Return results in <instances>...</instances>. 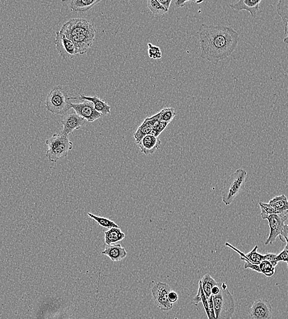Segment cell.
<instances>
[{
	"instance_id": "obj_25",
	"label": "cell",
	"mask_w": 288,
	"mask_h": 319,
	"mask_svg": "<svg viewBox=\"0 0 288 319\" xmlns=\"http://www.w3.org/2000/svg\"><path fill=\"white\" fill-rule=\"evenodd\" d=\"M88 216L95 220L97 222L98 225L101 227L107 228V229H112V228H119V226L117 224H115L112 220L107 219V218L97 216L92 213H87Z\"/></svg>"
},
{
	"instance_id": "obj_10",
	"label": "cell",
	"mask_w": 288,
	"mask_h": 319,
	"mask_svg": "<svg viewBox=\"0 0 288 319\" xmlns=\"http://www.w3.org/2000/svg\"><path fill=\"white\" fill-rule=\"evenodd\" d=\"M55 44L59 56L63 59L71 58L77 55L73 43L62 35L60 31L56 32Z\"/></svg>"
},
{
	"instance_id": "obj_8",
	"label": "cell",
	"mask_w": 288,
	"mask_h": 319,
	"mask_svg": "<svg viewBox=\"0 0 288 319\" xmlns=\"http://www.w3.org/2000/svg\"><path fill=\"white\" fill-rule=\"evenodd\" d=\"M70 106L78 116L90 123L102 117V114L95 109L93 103L87 101L81 103H71Z\"/></svg>"
},
{
	"instance_id": "obj_24",
	"label": "cell",
	"mask_w": 288,
	"mask_h": 319,
	"mask_svg": "<svg viewBox=\"0 0 288 319\" xmlns=\"http://www.w3.org/2000/svg\"><path fill=\"white\" fill-rule=\"evenodd\" d=\"M277 12L284 23L288 22V0H279L277 5Z\"/></svg>"
},
{
	"instance_id": "obj_27",
	"label": "cell",
	"mask_w": 288,
	"mask_h": 319,
	"mask_svg": "<svg viewBox=\"0 0 288 319\" xmlns=\"http://www.w3.org/2000/svg\"><path fill=\"white\" fill-rule=\"evenodd\" d=\"M261 273L265 275L266 277H272L275 274V267L271 264L269 261L263 260L259 265Z\"/></svg>"
},
{
	"instance_id": "obj_23",
	"label": "cell",
	"mask_w": 288,
	"mask_h": 319,
	"mask_svg": "<svg viewBox=\"0 0 288 319\" xmlns=\"http://www.w3.org/2000/svg\"><path fill=\"white\" fill-rule=\"evenodd\" d=\"M193 301L194 304L197 305L200 302H202L203 304L204 308L205 309L206 314H207V318L208 319H210V313H209V306H208V303L207 298H206V295L202 287V283L201 280H199V289L198 294L193 298Z\"/></svg>"
},
{
	"instance_id": "obj_34",
	"label": "cell",
	"mask_w": 288,
	"mask_h": 319,
	"mask_svg": "<svg viewBox=\"0 0 288 319\" xmlns=\"http://www.w3.org/2000/svg\"><path fill=\"white\" fill-rule=\"evenodd\" d=\"M245 265H244V268L245 269H249L252 271H254V272H256L258 273H261L260 268H259V265H254V264L251 263L250 261H249L248 260L245 261Z\"/></svg>"
},
{
	"instance_id": "obj_42",
	"label": "cell",
	"mask_w": 288,
	"mask_h": 319,
	"mask_svg": "<svg viewBox=\"0 0 288 319\" xmlns=\"http://www.w3.org/2000/svg\"><path fill=\"white\" fill-rule=\"evenodd\" d=\"M220 288L219 286H215L213 288V289L212 290V296H215V295H217L220 293Z\"/></svg>"
},
{
	"instance_id": "obj_20",
	"label": "cell",
	"mask_w": 288,
	"mask_h": 319,
	"mask_svg": "<svg viewBox=\"0 0 288 319\" xmlns=\"http://www.w3.org/2000/svg\"><path fill=\"white\" fill-rule=\"evenodd\" d=\"M272 207L274 209L277 214L287 215L288 213V200L287 196L283 194L276 196L269 201Z\"/></svg>"
},
{
	"instance_id": "obj_22",
	"label": "cell",
	"mask_w": 288,
	"mask_h": 319,
	"mask_svg": "<svg viewBox=\"0 0 288 319\" xmlns=\"http://www.w3.org/2000/svg\"><path fill=\"white\" fill-rule=\"evenodd\" d=\"M201 281L204 292H205L206 298L208 299L211 296H212L213 288L218 286L219 284L209 274L205 275V276L201 279Z\"/></svg>"
},
{
	"instance_id": "obj_18",
	"label": "cell",
	"mask_w": 288,
	"mask_h": 319,
	"mask_svg": "<svg viewBox=\"0 0 288 319\" xmlns=\"http://www.w3.org/2000/svg\"><path fill=\"white\" fill-rule=\"evenodd\" d=\"M103 255H106L113 261H120L126 257L125 249L121 244H111L105 247L103 251Z\"/></svg>"
},
{
	"instance_id": "obj_17",
	"label": "cell",
	"mask_w": 288,
	"mask_h": 319,
	"mask_svg": "<svg viewBox=\"0 0 288 319\" xmlns=\"http://www.w3.org/2000/svg\"><path fill=\"white\" fill-rule=\"evenodd\" d=\"M79 99L81 100L87 101L93 103L95 109L100 113L104 115L110 114V106L104 100L101 99L98 97H86L83 95H81L78 97H69V100Z\"/></svg>"
},
{
	"instance_id": "obj_19",
	"label": "cell",
	"mask_w": 288,
	"mask_h": 319,
	"mask_svg": "<svg viewBox=\"0 0 288 319\" xmlns=\"http://www.w3.org/2000/svg\"><path fill=\"white\" fill-rule=\"evenodd\" d=\"M100 2V0H73L69 2V8L73 11L85 13Z\"/></svg>"
},
{
	"instance_id": "obj_44",
	"label": "cell",
	"mask_w": 288,
	"mask_h": 319,
	"mask_svg": "<svg viewBox=\"0 0 288 319\" xmlns=\"http://www.w3.org/2000/svg\"></svg>"
},
{
	"instance_id": "obj_43",
	"label": "cell",
	"mask_w": 288,
	"mask_h": 319,
	"mask_svg": "<svg viewBox=\"0 0 288 319\" xmlns=\"http://www.w3.org/2000/svg\"><path fill=\"white\" fill-rule=\"evenodd\" d=\"M203 1H196V3L197 4H200L201 3H203Z\"/></svg>"
},
{
	"instance_id": "obj_12",
	"label": "cell",
	"mask_w": 288,
	"mask_h": 319,
	"mask_svg": "<svg viewBox=\"0 0 288 319\" xmlns=\"http://www.w3.org/2000/svg\"><path fill=\"white\" fill-rule=\"evenodd\" d=\"M85 119L75 113L66 114L62 120L63 129L61 133L64 135H71L75 129L81 128L85 123Z\"/></svg>"
},
{
	"instance_id": "obj_11",
	"label": "cell",
	"mask_w": 288,
	"mask_h": 319,
	"mask_svg": "<svg viewBox=\"0 0 288 319\" xmlns=\"http://www.w3.org/2000/svg\"><path fill=\"white\" fill-rule=\"evenodd\" d=\"M249 316L251 319H271L272 318V307L265 299H256L252 304Z\"/></svg>"
},
{
	"instance_id": "obj_9",
	"label": "cell",
	"mask_w": 288,
	"mask_h": 319,
	"mask_svg": "<svg viewBox=\"0 0 288 319\" xmlns=\"http://www.w3.org/2000/svg\"><path fill=\"white\" fill-rule=\"evenodd\" d=\"M287 219V215L280 214H272L267 218L268 224L269 225L270 234L266 241V246L272 244L273 242L275 241L277 237L280 236Z\"/></svg>"
},
{
	"instance_id": "obj_39",
	"label": "cell",
	"mask_w": 288,
	"mask_h": 319,
	"mask_svg": "<svg viewBox=\"0 0 288 319\" xmlns=\"http://www.w3.org/2000/svg\"><path fill=\"white\" fill-rule=\"evenodd\" d=\"M159 3L162 4L163 8H164L167 11H169L170 4L172 3L171 0H158Z\"/></svg>"
},
{
	"instance_id": "obj_3",
	"label": "cell",
	"mask_w": 288,
	"mask_h": 319,
	"mask_svg": "<svg viewBox=\"0 0 288 319\" xmlns=\"http://www.w3.org/2000/svg\"><path fill=\"white\" fill-rule=\"evenodd\" d=\"M216 319H231L235 312L233 296L223 282L220 293L213 296Z\"/></svg>"
},
{
	"instance_id": "obj_13",
	"label": "cell",
	"mask_w": 288,
	"mask_h": 319,
	"mask_svg": "<svg viewBox=\"0 0 288 319\" xmlns=\"http://www.w3.org/2000/svg\"><path fill=\"white\" fill-rule=\"evenodd\" d=\"M160 112L158 114L150 117H147L143 122L141 126L138 127V129L134 133V138L135 142L138 144L143 140L146 136L150 135L153 129L155 124L160 121Z\"/></svg>"
},
{
	"instance_id": "obj_7",
	"label": "cell",
	"mask_w": 288,
	"mask_h": 319,
	"mask_svg": "<svg viewBox=\"0 0 288 319\" xmlns=\"http://www.w3.org/2000/svg\"><path fill=\"white\" fill-rule=\"evenodd\" d=\"M171 288L166 283L159 282L152 288V294L156 306L161 310L169 311L173 308V304L168 298Z\"/></svg>"
},
{
	"instance_id": "obj_4",
	"label": "cell",
	"mask_w": 288,
	"mask_h": 319,
	"mask_svg": "<svg viewBox=\"0 0 288 319\" xmlns=\"http://www.w3.org/2000/svg\"><path fill=\"white\" fill-rule=\"evenodd\" d=\"M247 177V172L242 169L237 170L223 184V202L229 206L244 189Z\"/></svg>"
},
{
	"instance_id": "obj_16",
	"label": "cell",
	"mask_w": 288,
	"mask_h": 319,
	"mask_svg": "<svg viewBox=\"0 0 288 319\" xmlns=\"http://www.w3.org/2000/svg\"><path fill=\"white\" fill-rule=\"evenodd\" d=\"M261 1V0H240L237 3L230 4L229 7L232 10L248 11L252 18H256L257 13L260 10L259 4Z\"/></svg>"
},
{
	"instance_id": "obj_40",
	"label": "cell",
	"mask_w": 288,
	"mask_h": 319,
	"mask_svg": "<svg viewBox=\"0 0 288 319\" xmlns=\"http://www.w3.org/2000/svg\"><path fill=\"white\" fill-rule=\"evenodd\" d=\"M189 1H184V0H177L175 2V4L177 7H179V8H182L185 6V4L188 2Z\"/></svg>"
},
{
	"instance_id": "obj_38",
	"label": "cell",
	"mask_w": 288,
	"mask_h": 319,
	"mask_svg": "<svg viewBox=\"0 0 288 319\" xmlns=\"http://www.w3.org/2000/svg\"><path fill=\"white\" fill-rule=\"evenodd\" d=\"M169 124V122L161 121H160L159 123H158L157 130L160 135L162 133L163 130L166 128V127L168 126V124Z\"/></svg>"
},
{
	"instance_id": "obj_41",
	"label": "cell",
	"mask_w": 288,
	"mask_h": 319,
	"mask_svg": "<svg viewBox=\"0 0 288 319\" xmlns=\"http://www.w3.org/2000/svg\"><path fill=\"white\" fill-rule=\"evenodd\" d=\"M285 35H287V37L283 40V42L285 44H288V22L287 23V25H285Z\"/></svg>"
},
{
	"instance_id": "obj_32",
	"label": "cell",
	"mask_w": 288,
	"mask_h": 319,
	"mask_svg": "<svg viewBox=\"0 0 288 319\" xmlns=\"http://www.w3.org/2000/svg\"><path fill=\"white\" fill-rule=\"evenodd\" d=\"M287 243L284 249L282 252L277 255V260L279 261H284L288 263V241L286 242Z\"/></svg>"
},
{
	"instance_id": "obj_29",
	"label": "cell",
	"mask_w": 288,
	"mask_h": 319,
	"mask_svg": "<svg viewBox=\"0 0 288 319\" xmlns=\"http://www.w3.org/2000/svg\"><path fill=\"white\" fill-rule=\"evenodd\" d=\"M147 7L153 14H165L167 12L157 0H148Z\"/></svg>"
},
{
	"instance_id": "obj_26",
	"label": "cell",
	"mask_w": 288,
	"mask_h": 319,
	"mask_svg": "<svg viewBox=\"0 0 288 319\" xmlns=\"http://www.w3.org/2000/svg\"><path fill=\"white\" fill-rule=\"evenodd\" d=\"M258 246H255L251 252L249 253L246 254L247 259L250 261L251 263L254 265H259L263 260H265V255L259 254L257 250H258Z\"/></svg>"
},
{
	"instance_id": "obj_37",
	"label": "cell",
	"mask_w": 288,
	"mask_h": 319,
	"mask_svg": "<svg viewBox=\"0 0 288 319\" xmlns=\"http://www.w3.org/2000/svg\"><path fill=\"white\" fill-rule=\"evenodd\" d=\"M168 298H169V300L170 302V303L174 304V303H176L177 301H178L179 299V296L178 294L176 293V292L171 291L170 292V293L169 294V296H168Z\"/></svg>"
},
{
	"instance_id": "obj_36",
	"label": "cell",
	"mask_w": 288,
	"mask_h": 319,
	"mask_svg": "<svg viewBox=\"0 0 288 319\" xmlns=\"http://www.w3.org/2000/svg\"><path fill=\"white\" fill-rule=\"evenodd\" d=\"M208 303V306H209V313L210 319H216L214 305H213V296H211L209 298L207 299Z\"/></svg>"
},
{
	"instance_id": "obj_2",
	"label": "cell",
	"mask_w": 288,
	"mask_h": 319,
	"mask_svg": "<svg viewBox=\"0 0 288 319\" xmlns=\"http://www.w3.org/2000/svg\"><path fill=\"white\" fill-rule=\"evenodd\" d=\"M48 149L45 155L50 162L56 163L61 158L66 157L69 151L73 149V144L68 136L62 133H55L46 141Z\"/></svg>"
},
{
	"instance_id": "obj_5",
	"label": "cell",
	"mask_w": 288,
	"mask_h": 319,
	"mask_svg": "<svg viewBox=\"0 0 288 319\" xmlns=\"http://www.w3.org/2000/svg\"><path fill=\"white\" fill-rule=\"evenodd\" d=\"M70 104L67 93L61 87L52 88L45 102L48 111L55 115H65L71 109Z\"/></svg>"
},
{
	"instance_id": "obj_35",
	"label": "cell",
	"mask_w": 288,
	"mask_h": 319,
	"mask_svg": "<svg viewBox=\"0 0 288 319\" xmlns=\"http://www.w3.org/2000/svg\"><path fill=\"white\" fill-rule=\"evenodd\" d=\"M280 240L283 242V243H286V242L288 241V225H285L284 227L281 232V234L279 236Z\"/></svg>"
},
{
	"instance_id": "obj_21",
	"label": "cell",
	"mask_w": 288,
	"mask_h": 319,
	"mask_svg": "<svg viewBox=\"0 0 288 319\" xmlns=\"http://www.w3.org/2000/svg\"><path fill=\"white\" fill-rule=\"evenodd\" d=\"M104 234L105 243L107 246L122 241L125 237V234L122 232L120 228H112L105 232Z\"/></svg>"
},
{
	"instance_id": "obj_28",
	"label": "cell",
	"mask_w": 288,
	"mask_h": 319,
	"mask_svg": "<svg viewBox=\"0 0 288 319\" xmlns=\"http://www.w3.org/2000/svg\"><path fill=\"white\" fill-rule=\"evenodd\" d=\"M259 206L261 208V217L264 220H267V218L272 214H277L276 211L272 207L269 203L263 202L259 203Z\"/></svg>"
},
{
	"instance_id": "obj_30",
	"label": "cell",
	"mask_w": 288,
	"mask_h": 319,
	"mask_svg": "<svg viewBox=\"0 0 288 319\" xmlns=\"http://www.w3.org/2000/svg\"><path fill=\"white\" fill-rule=\"evenodd\" d=\"M160 121L170 122L174 119L176 116V112L172 107H166L160 111Z\"/></svg>"
},
{
	"instance_id": "obj_1",
	"label": "cell",
	"mask_w": 288,
	"mask_h": 319,
	"mask_svg": "<svg viewBox=\"0 0 288 319\" xmlns=\"http://www.w3.org/2000/svg\"><path fill=\"white\" fill-rule=\"evenodd\" d=\"M198 34L201 58L214 64L229 57L240 39L239 33L227 26L202 24Z\"/></svg>"
},
{
	"instance_id": "obj_31",
	"label": "cell",
	"mask_w": 288,
	"mask_h": 319,
	"mask_svg": "<svg viewBox=\"0 0 288 319\" xmlns=\"http://www.w3.org/2000/svg\"><path fill=\"white\" fill-rule=\"evenodd\" d=\"M148 56L150 59L157 60L162 58V53L159 47L156 46L151 43H148Z\"/></svg>"
},
{
	"instance_id": "obj_15",
	"label": "cell",
	"mask_w": 288,
	"mask_h": 319,
	"mask_svg": "<svg viewBox=\"0 0 288 319\" xmlns=\"http://www.w3.org/2000/svg\"><path fill=\"white\" fill-rule=\"evenodd\" d=\"M162 144L158 137L152 135L145 136L140 142L138 144L141 152L145 155H150L155 153L159 149Z\"/></svg>"
},
{
	"instance_id": "obj_33",
	"label": "cell",
	"mask_w": 288,
	"mask_h": 319,
	"mask_svg": "<svg viewBox=\"0 0 288 319\" xmlns=\"http://www.w3.org/2000/svg\"><path fill=\"white\" fill-rule=\"evenodd\" d=\"M265 260L269 261L273 267H275L277 265L278 261L277 260V255L275 254L268 253L265 255Z\"/></svg>"
},
{
	"instance_id": "obj_14",
	"label": "cell",
	"mask_w": 288,
	"mask_h": 319,
	"mask_svg": "<svg viewBox=\"0 0 288 319\" xmlns=\"http://www.w3.org/2000/svg\"><path fill=\"white\" fill-rule=\"evenodd\" d=\"M95 35L82 34L74 36L70 40L75 47L76 54H86L94 42Z\"/></svg>"
},
{
	"instance_id": "obj_6",
	"label": "cell",
	"mask_w": 288,
	"mask_h": 319,
	"mask_svg": "<svg viewBox=\"0 0 288 319\" xmlns=\"http://www.w3.org/2000/svg\"><path fill=\"white\" fill-rule=\"evenodd\" d=\"M60 32L70 39L74 36L82 34L95 35L94 26L85 19H71L62 26Z\"/></svg>"
}]
</instances>
